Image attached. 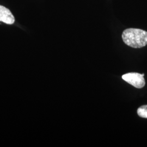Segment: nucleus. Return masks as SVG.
I'll return each mask as SVG.
<instances>
[{
    "mask_svg": "<svg viewBox=\"0 0 147 147\" xmlns=\"http://www.w3.org/2000/svg\"><path fill=\"white\" fill-rule=\"evenodd\" d=\"M137 114L140 117L147 118V105H143L137 110Z\"/></svg>",
    "mask_w": 147,
    "mask_h": 147,
    "instance_id": "4",
    "label": "nucleus"
},
{
    "mask_svg": "<svg viewBox=\"0 0 147 147\" xmlns=\"http://www.w3.org/2000/svg\"><path fill=\"white\" fill-rule=\"evenodd\" d=\"M0 21L9 25L14 24L15 21V18L11 11L2 5H0Z\"/></svg>",
    "mask_w": 147,
    "mask_h": 147,
    "instance_id": "3",
    "label": "nucleus"
},
{
    "mask_svg": "<svg viewBox=\"0 0 147 147\" xmlns=\"http://www.w3.org/2000/svg\"><path fill=\"white\" fill-rule=\"evenodd\" d=\"M144 76V74L129 73L123 75L121 78L126 82L136 88H142L146 84Z\"/></svg>",
    "mask_w": 147,
    "mask_h": 147,
    "instance_id": "2",
    "label": "nucleus"
},
{
    "mask_svg": "<svg viewBox=\"0 0 147 147\" xmlns=\"http://www.w3.org/2000/svg\"><path fill=\"white\" fill-rule=\"evenodd\" d=\"M123 42L133 48H141L147 45V32L137 28H128L122 34Z\"/></svg>",
    "mask_w": 147,
    "mask_h": 147,
    "instance_id": "1",
    "label": "nucleus"
}]
</instances>
